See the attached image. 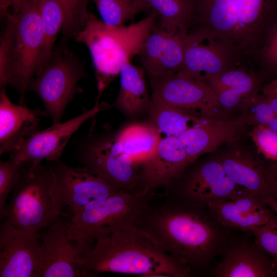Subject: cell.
Instances as JSON below:
<instances>
[{
  "mask_svg": "<svg viewBox=\"0 0 277 277\" xmlns=\"http://www.w3.org/2000/svg\"><path fill=\"white\" fill-rule=\"evenodd\" d=\"M268 194L277 201V162H272L265 168Z\"/></svg>",
  "mask_w": 277,
  "mask_h": 277,
  "instance_id": "37",
  "label": "cell"
},
{
  "mask_svg": "<svg viewBox=\"0 0 277 277\" xmlns=\"http://www.w3.org/2000/svg\"><path fill=\"white\" fill-rule=\"evenodd\" d=\"M52 165L55 188L64 208L72 215L80 212L87 205L122 191L87 167H74L59 160Z\"/></svg>",
  "mask_w": 277,
  "mask_h": 277,
  "instance_id": "11",
  "label": "cell"
},
{
  "mask_svg": "<svg viewBox=\"0 0 277 277\" xmlns=\"http://www.w3.org/2000/svg\"><path fill=\"white\" fill-rule=\"evenodd\" d=\"M150 82L152 99L202 118H229L216 93L204 80L175 74L151 78Z\"/></svg>",
  "mask_w": 277,
  "mask_h": 277,
  "instance_id": "9",
  "label": "cell"
},
{
  "mask_svg": "<svg viewBox=\"0 0 277 277\" xmlns=\"http://www.w3.org/2000/svg\"><path fill=\"white\" fill-rule=\"evenodd\" d=\"M154 10L129 26L110 27L89 13L84 28L74 36L89 50L97 80L98 97L120 74L122 67L139 55L146 37L155 24Z\"/></svg>",
  "mask_w": 277,
  "mask_h": 277,
  "instance_id": "5",
  "label": "cell"
},
{
  "mask_svg": "<svg viewBox=\"0 0 277 277\" xmlns=\"http://www.w3.org/2000/svg\"><path fill=\"white\" fill-rule=\"evenodd\" d=\"M0 44V88L12 86L19 104L43 63L45 34L38 1L27 0L16 14L6 15Z\"/></svg>",
  "mask_w": 277,
  "mask_h": 277,
  "instance_id": "4",
  "label": "cell"
},
{
  "mask_svg": "<svg viewBox=\"0 0 277 277\" xmlns=\"http://www.w3.org/2000/svg\"><path fill=\"white\" fill-rule=\"evenodd\" d=\"M262 94L277 97V78L265 85L262 89Z\"/></svg>",
  "mask_w": 277,
  "mask_h": 277,
  "instance_id": "38",
  "label": "cell"
},
{
  "mask_svg": "<svg viewBox=\"0 0 277 277\" xmlns=\"http://www.w3.org/2000/svg\"><path fill=\"white\" fill-rule=\"evenodd\" d=\"M27 0H12L13 14L17 13Z\"/></svg>",
  "mask_w": 277,
  "mask_h": 277,
  "instance_id": "41",
  "label": "cell"
},
{
  "mask_svg": "<svg viewBox=\"0 0 277 277\" xmlns=\"http://www.w3.org/2000/svg\"><path fill=\"white\" fill-rule=\"evenodd\" d=\"M214 274L217 277H273L277 276V268L255 242H243L225 251Z\"/></svg>",
  "mask_w": 277,
  "mask_h": 277,
  "instance_id": "21",
  "label": "cell"
},
{
  "mask_svg": "<svg viewBox=\"0 0 277 277\" xmlns=\"http://www.w3.org/2000/svg\"><path fill=\"white\" fill-rule=\"evenodd\" d=\"M120 75V89L114 106L130 115L150 106L144 70L129 62L122 67Z\"/></svg>",
  "mask_w": 277,
  "mask_h": 277,
  "instance_id": "25",
  "label": "cell"
},
{
  "mask_svg": "<svg viewBox=\"0 0 277 277\" xmlns=\"http://www.w3.org/2000/svg\"><path fill=\"white\" fill-rule=\"evenodd\" d=\"M187 154L177 137L161 138L153 155L142 167L138 191L155 193L178 178L189 166Z\"/></svg>",
  "mask_w": 277,
  "mask_h": 277,
  "instance_id": "18",
  "label": "cell"
},
{
  "mask_svg": "<svg viewBox=\"0 0 277 277\" xmlns=\"http://www.w3.org/2000/svg\"><path fill=\"white\" fill-rule=\"evenodd\" d=\"M205 81L215 92L221 106L227 112L239 107L244 109L258 94V80L242 68L230 69Z\"/></svg>",
  "mask_w": 277,
  "mask_h": 277,
  "instance_id": "23",
  "label": "cell"
},
{
  "mask_svg": "<svg viewBox=\"0 0 277 277\" xmlns=\"http://www.w3.org/2000/svg\"><path fill=\"white\" fill-rule=\"evenodd\" d=\"M37 233L5 221L0 229V276L39 277L41 242Z\"/></svg>",
  "mask_w": 277,
  "mask_h": 277,
  "instance_id": "12",
  "label": "cell"
},
{
  "mask_svg": "<svg viewBox=\"0 0 277 277\" xmlns=\"http://www.w3.org/2000/svg\"><path fill=\"white\" fill-rule=\"evenodd\" d=\"M255 242L270 256L277 268V215L273 212L264 225L251 230Z\"/></svg>",
  "mask_w": 277,
  "mask_h": 277,
  "instance_id": "33",
  "label": "cell"
},
{
  "mask_svg": "<svg viewBox=\"0 0 277 277\" xmlns=\"http://www.w3.org/2000/svg\"><path fill=\"white\" fill-rule=\"evenodd\" d=\"M155 193L146 190L122 191L93 201L66 222L68 235L77 243L83 256L98 239L135 226L141 211Z\"/></svg>",
  "mask_w": 277,
  "mask_h": 277,
  "instance_id": "7",
  "label": "cell"
},
{
  "mask_svg": "<svg viewBox=\"0 0 277 277\" xmlns=\"http://www.w3.org/2000/svg\"><path fill=\"white\" fill-rule=\"evenodd\" d=\"M188 33H170L155 24L139 54L150 78L177 74L184 62Z\"/></svg>",
  "mask_w": 277,
  "mask_h": 277,
  "instance_id": "17",
  "label": "cell"
},
{
  "mask_svg": "<svg viewBox=\"0 0 277 277\" xmlns=\"http://www.w3.org/2000/svg\"><path fill=\"white\" fill-rule=\"evenodd\" d=\"M219 158L240 192L259 198L268 194L265 168L249 151L240 147L231 148Z\"/></svg>",
  "mask_w": 277,
  "mask_h": 277,
  "instance_id": "22",
  "label": "cell"
},
{
  "mask_svg": "<svg viewBox=\"0 0 277 277\" xmlns=\"http://www.w3.org/2000/svg\"><path fill=\"white\" fill-rule=\"evenodd\" d=\"M114 136L134 164L141 168L153 155L161 138L153 125L140 124L129 125Z\"/></svg>",
  "mask_w": 277,
  "mask_h": 277,
  "instance_id": "24",
  "label": "cell"
},
{
  "mask_svg": "<svg viewBox=\"0 0 277 277\" xmlns=\"http://www.w3.org/2000/svg\"><path fill=\"white\" fill-rule=\"evenodd\" d=\"M24 164L16 163L10 159L0 161V214L4 211L10 193L20 177Z\"/></svg>",
  "mask_w": 277,
  "mask_h": 277,
  "instance_id": "35",
  "label": "cell"
},
{
  "mask_svg": "<svg viewBox=\"0 0 277 277\" xmlns=\"http://www.w3.org/2000/svg\"><path fill=\"white\" fill-rule=\"evenodd\" d=\"M248 125L245 112L234 118H203L177 138L191 165L201 155L215 151L221 145L237 141Z\"/></svg>",
  "mask_w": 277,
  "mask_h": 277,
  "instance_id": "16",
  "label": "cell"
},
{
  "mask_svg": "<svg viewBox=\"0 0 277 277\" xmlns=\"http://www.w3.org/2000/svg\"><path fill=\"white\" fill-rule=\"evenodd\" d=\"M102 21L110 27H120L138 13L151 9L148 0H92Z\"/></svg>",
  "mask_w": 277,
  "mask_h": 277,
  "instance_id": "29",
  "label": "cell"
},
{
  "mask_svg": "<svg viewBox=\"0 0 277 277\" xmlns=\"http://www.w3.org/2000/svg\"><path fill=\"white\" fill-rule=\"evenodd\" d=\"M270 128L277 132V120L268 126Z\"/></svg>",
  "mask_w": 277,
  "mask_h": 277,
  "instance_id": "42",
  "label": "cell"
},
{
  "mask_svg": "<svg viewBox=\"0 0 277 277\" xmlns=\"http://www.w3.org/2000/svg\"><path fill=\"white\" fill-rule=\"evenodd\" d=\"M11 193L1 217L22 230L37 233L61 216H71L63 211L52 165L43 166L38 161L25 162Z\"/></svg>",
  "mask_w": 277,
  "mask_h": 277,
  "instance_id": "6",
  "label": "cell"
},
{
  "mask_svg": "<svg viewBox=\"0 0 277 277\" xmlns=\"http://www.w3.org/2000/svg\"><path fill=\"white\" fill-rule=\"evenodd\" d=\"M101 110L96 103L92 108L83 110L80 114L65 122L53 124L46 129L36 131L9 153L10 159L17 163L58 160L72 134Z\"/></svg>",
  "mask_w": 277,
  "mask_h": 277,
  "instance_id": "13",
  "label": "cell"
},
{
  "mask_svg": "<svg viewBox=\"0 0 277 277\" xmlns=\"http://www.w3.org/2000/svg\"><path fill=\"white\" fill-rule=\"evenodd\" d=\"M258 60L272 80L277 78V20L267 36Z\"/></svg>",
  "mask_w": 277,
  "mask_h": 277,
  "instance_id": "36",
  "label": "cell"
},
{
  "mask_svg": "<svg viewBox=\"0 0 277 277\" xmlns=\"http://www.w3.org/2000/svg\"><path fill=\"white\" fill-rule=\"evenodd\" d=\"M58 1L65 14L62 31V43H65L84 28L89 14L87 6L90 0Z\"/></svg>",
  "mask_w": 277,
  "mask_h": 277,
  "instance_id": "31",
  "label": "cell"
},
{
  "mask_svg": "<svg viewBox=\"0 0 277 277\" xmlns=\"http://www.w3.org/2000/svg\"><path fill=\"white\" fill-rule=\"evenodd\" d=\"M258 151L266 159L277 162V132L265 125L254 126L250 132Z\"/></svg>",
  "mask_w": 277,
  "mask_h": 277,
  "instance_id": "34",
  "label": "cell"
},
{
  "mask_svg": "<svg viewBox=\"0 0 277 277\" xmlns=\"http://www.w3.org/2000/svg\"><path fill=\"white\" fill-rule=\"evenodd\" d=\"M261 200L277 215V201L268 194L261 197Z\"/></svg>",
  "mask_w": 277,
  "mask_h": 277,
  "instance_id": "39",
  "label": "cell"
},
{
  "mask_svg": "<svg viewBox=\"0 0 277 277\" xmlns=\"http://www.w3.org/2000/svg\"><path fill=\"white\" fill-rule=\"evenodd\" d=\"M84 166L100 176L116 189L138 192V167L124 151L115 136L87 141L78 150Z\"/></svg>",
  "mask_w": 277,
  "mask_h": 277,
  "instance_id": "10",
  "label": "cell"
},
{
  "mask_svg": "<svg viewBox=\"0 0 277 277\" xmlns=\"http://www.w3.org/2000/svg\"><path fill=\"white\" fill-rule=\"evenodd\" d=\"M209 212L222 225L244 231L266 224L273 212L270 209L251 211L236 205L230 199L207 203Z\"/></svg>",
  "mask_w": 277,
  "mask_h": 277,
  "instance_id": "26",
  "label": "cell"
},
{
  "mask_svg": "<svg viewBox=\"0 0 277 277\" xmlns=\"http://www.w3.org/2000/svg\"><path fill=\"white\" fill-rule=\"evenodd\" d=\"M204 205L165 192H156L141 211L135 226L193 273L205 267L219 240L203 210Z\"/></svg>",
  "mask_w": 277,
  "mask_h": 277,
  "instance_id": "1",
  "label": "cell"
},
{
  "mask_svg": "<svg viewBox=\"0 0 277 277\" xmlns=\"http://www.w3.org/2000/svg\"><path fill=\"white\" fill-rule=\"evenodd\" d=\"M249 125H269L277 120V97L256 94L245 110Z\"/></svg>",
  "mask_w": 277,
  "mask_h": 277,
  "instance_id": "32",
  "label": "cell"
},
{
  "mask_svg": "<svg viewBox=\"0 0 277 277\" xmlns=\"http://www.w3.org/2000/svg\"><path fill=\"white\" fill-rule=\"evenodd\" d=\"M153 125L168 136L178 137L203 118L152 99L150 105Z\"/></svg>",
  "mask_w": 277,
  "mask_h": 277,
  "instance_id": "27",
  "label": "cell"
},
{
  "mask_svg": "<svg viewBox=\"0 0 277 277\" xmlns=\"http://www.w3.org/2000/svg\"><path fill=\"white\" fill-rule=\"evenodd\" d=\"M83 65L64 46L54 48L48 61L31 80L28 91L41 99L53 124L60 122L68 105L77 93L79 81L85 77Z\"/></svg>",
  "mask_w": 277,
  "mask_h": 277,
  "instance_id": "8",
  "label": "cell"
},
{
  "mask_svg": "<svg viewBox=\"0 0 277 277\" xmlns=\"http://www.w3.org/2000/svg\"><path fill=\"white\" fill-rule=\"evenodd\" d=\"M0 155L10 153L22 141L32 136L46 111L31 109L26 106L13 104L6 93V87L0 88Z\"/></svg>",
  "mask_w": 277,
  "mask_h": 277,
  "instance_id": "20",
  "label": "cell"
},
{
  "mask_svg": "<svg viewBox=\"0 0 277 277\" xmlns=\"http://www.w3.org/2000/svg\"><path fill=\"white\" fill-rule=\"evenodd\" d=\"M37 1L45 34L43 67L53 52L56 36L64 23L65 14L58 0Z\"/></svg>",
  "mask_w": 277,
  "mask_h": 277,
  "instance_id": "30",
  "label": "cell"
},
{
  "mask_svg": "<svg viewBox=\"0 0 277 277\" xmlns=\"http://www.w3.org/2000/svg\"><path fill=\"white\" fill-rule=\"evenodd\" d=\"M80 264L91 277L107 272L149 277L192 275L190 268L163 251L136 226L96 240Z\"/></svg>",
  "mask_w": 277,
  "mask_h": 277,
  "instance_id": "3",
  "label": "cell"
},
{
  "mask_svg": "<svg viewBox=\"0 0 277 277\" xmlns=\"http://www.w3.org/2000/svg\"><path fill=\"white\" fill-rule=\"evenodd\" d=\"M46 228L41 238L39 277H88L80 264L83 254L69 238L66 222L60 217Z\"/></svg>",
  "mask_w": 277,
  "mask_h": 277,
  "instance_id": "15",
  "label": "cell"
},
{
  "mask_svg": "<svg viewBox=\"0 0 277 277\" xmlns=\"http://www.w3.org/2000/svg\"><path fill=\"white\" fill-rule=\"evenodd\" d=\"M12 0H0V10L1 14L2 15H6L9 13L8 11V8L10 6H12Z\"/></svg>",
  "mask_w": 277,
  "mask_h": 277,
  "instance_id": "40",
  "label": "cell"
},
{
  "mask_svg": "<svg viewBox=\"0 0 277 277\" xmlns=\"http://www.w3.org/2000/svg\"><path fill=\"white\" fill-rule=\"evenodd\" d=\"M188 1V34L194 41H218L243 60L258 59L277 20V0Z\"/></svg>",
  "mask_w": 277,
  "mask_h": 277,
  "instance_id": "2",
  "label": "cell"
},
{
  "mask_svg": "<svg viewBox=\"0 0 277 277\" xmlns=\"http://www.w3.org/2000/svg\"><path fill=\"white\" fill-rule=\"evenodd\" d=\"M205 41L207 43L204 45L192 41L188 36L183 64L177 74L205 80L241 64L243 60L222 42Z\"/></svg>",
  "mask_w": 277,
  "mask_h": 277,
  "instance_id": "19",
  "label": "cell"
},
{
  "mask_svg": "<svg viewBox=\"0 0 277 277\" xmlns=\"http://www.w3.org/2000/svg\"><path fill=\"white\" fill-rule=\"evenodd\" d=\"M161 16L160 26L172 33H188L191 10L188 0H148Z\"/></svg>",
  "mask_w": 277,
  "mask_h": 277,
  "instance_id": "28",
  "label": "cell"
},
{
  "mask_svg": "<svg viewBox=\"0 0 277 277\" xmlns=\"http://www.w3.org/2000/svg\"><path fill=\"white\" fill-rule=\"evenodd\" d=\"M165 192L206 205L230 200L240 193L225 172L217 157L194 167L176 186H168Z\"/></svg>",
  "mask_w": 277,
  "mask_h": 277,
  "instance_id": "14",
  "label": "cell"
}]
</instances>
